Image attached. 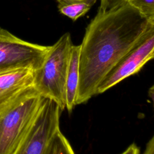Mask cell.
I'll return each mask as SVG.
<instances>
[{"instance_id":"1","label":"cell","mask_w":154,"mask_h":154,"mask_svg":"<svg viewBox=\"0 0 154 154\" xmlns=\"http://www.w3.org/2000/svg\"><path fill=\"white\" fill-rule=\"evenodd\" d=\"M153 28L154 22L124 1L98 10L80 45L76 105L97 94L107 74Z\"/></svg>"},{"instance_id":"2","label":"cell","mask_w":154,"mask_h":154,"mask_svg":"<svg viewBox=\"0 0 154 154\" xmlns=\"http://www.w3.org/2000/svg\"><path fill=\"white\" fill-rule=\"evenodd\" d=\"M44 99L31 86L0 105V154H13L32 125Z\"/></svg>"},{"instance_id":"3","label":"cell","mask_w":154,"mask_h":154,"mask_svg":"<svg viewBox=\"0 0 154 154\" xmlns=\"http://www.w3.org/2000/svg\"><path fill=\"white\" fill-rule=\"evenodd\" d=\"M73 45L70 34L64 33L50 46L42 64L34 72L32 87L43 97L55 102L61 111L66 108V79Z\"/></svg>"},{"instance_id":"4","label":"cell","mask_w":154,"mask_h":154,"mask_svg":"<svg viewBox=\"0 0 154 154\" xmlns=\"http://www.w3.org/2000/svg\"><path fill=\"white\" fill-rule=\"evenodd\" d=\"M61 112L55 102L45 98L32 125L13 154H46L60 129Z\"/></svg>"},{"instance_id":"5","label":"cell","mask_w":154,"mask_h":154,"mask_svg":"<svg viewBox=\"0 0 154 154\" xmlns=\"http://www.w3.org/2000/svg\"><path fill=\"white\" fill-rule=\"evenodd\" d=\"M49 48L23 40L0 28V69L28 67L35 70Z\"/></svg>"},{"instance_id":"6","label":"cell","mask_w":154,"mask_h":154,"mask_svg":"<svg viewBox=\"0 0 154 154\" xmlns=\"http://www.w3.org/2000/svg\"><path fill=\"white\" fill-rule=\"evenodd\" d=\"M154 57V28L111 69L99 84L97 94L102 93L126 78L138 72Z\"/></svg>"},{"instance_id":"7","label":"cell","mask_w":154,"mask_h":154,"mask_svg":"<svg viewBox=\"0 0 154 154\" xmlns=\"http://www.w3.org/2000/svg\"><path fill=\"white\" fill-rule=\"evenodd\" d=\"M34 72L28 67L0 69V105L24 89L32 86Z\"/></svg>"},{"instance_id":"8","label":"cell","mask_w":154,"mask_h":154,"mask_svg":"<svg viewBox=\"0 0 154 154\" xmlns=\"http://www.w3.org/2000/svg\"><path fill=\"white\" fill-rule=\"evenodd\" d=\"M80 45H73L70 54L69 66L66 79V108L70 112L76 105L79 82V58Z\"/></svg>"},{"instance_id":"9","label":"cell","mask_w":154,"mask_h":154,"mask_svg":"<svg viewBox=\"0 0 154 154\" xmlns=\"http://www.w3.org/2000/svg\"><path fill=\"white\" fill-rule=\"evenodd\" d=\"M97 0H57L59 12L75 21L84 16Z\"/></svg>"},{"instance_id":"10","label":"cell","mask_w":154,"mask_h":154,"mask_svg":"<svg viewBox=\"0 0 154 154\" xmlns=\"http://www.w3.org/2000/svg\"><path fill=\"white\" fill-rule=\"evenodd\" d=\"M46 154H75L68 140L60 131L53 137Z\"/></svg>"},{"instance_id":"11","label":"cell","mask_w":154,"mask_h":154,"mask_svg":"<svg viewBox=\"0 0 154 154\" xmlns=\"http://www.w3.org/2000/svg\"><path fill=\"white\" fill-rule=\"evenodd\" d=\"M137 9L149 20L154 22V0H123Z\"/></svg>"},{"instance_id":"12","label":"cell","mask_w":154,"mask_h":154,"mask_svg":"<svg viewBox=\"0 0 154 154\" xmlns=\"http://www.w3.org/2000/svg\"><path fill=\"white\" fill-rule=\"evenodd\" d=\"M100 5L98 8L99 10L105 11L112 8L114 6L123 2V0H100Z\"/></svg>"},{"instance_id":"13","label":"cell","mask_w":154,"mask_h":154,"mask_svg":"<svg viewBox=\"0 0 154 154\" xmlns=\"http://www.w3.org/2000/svg\"><path fill=\"white\" fill-rule=\"evenodd\" d=\"M120 154H140V149L135 143H133Z\"/></svg>"},{"instance_id":"14","label":"cell","mask_w":154,"mask_h":154,"mask_svg":"<svg viewBox=\"0 0 154 154\" xmlns=\"http://www.w3.org/2000/svg\"><path fill=\"white\" fill-rule=\"evenodd\" d=\"M142 154H154V137H152L148 141L146 149Z\"/></svg>"}]
</instances>
